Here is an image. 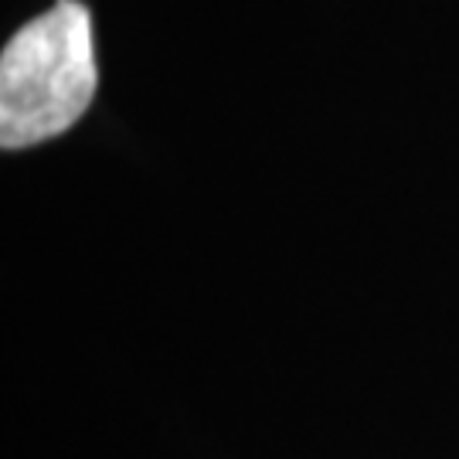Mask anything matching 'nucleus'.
Returning <instances> with one entry per match:
<instances>
[{
  "label": "nucleus",
  "instance_id": "obj_1",
  "mask_svg": "<svg viewBox=\"0 0 459 459\" xmlns=\"http://www.w3.org/2000/svg\"><path fill=\"white\" fill-rule=\"evenodd\" d=\"M92 17L79 0H58L28 21L0 55V147L45 143L79 123L96 96Z\"/></svg>",
  "mask_w": 459,
  "mask_h": 459
}]
</instances>
